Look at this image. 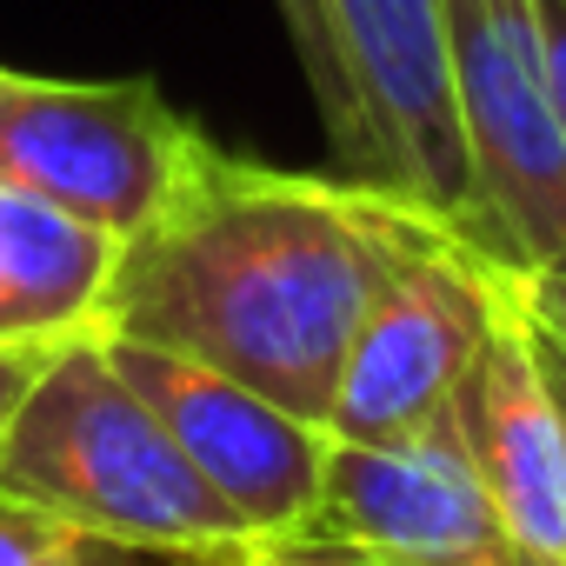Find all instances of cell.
<instances>
[{"label":"cell","instance_id":"6da1fadb","mask_svg":"<svg viewBox=\"0 0 566 566\" xmlns=\"http://www.w3.org/2000/svg\"><path fill=\"white\" fill-rule=\"evenodd\" d=\"M433 233L460 227L380 180L280 174L213 147L193 187L127 240L107 334L174 347L327 427L367 307Z\"/></svg>","mask_w":566,"mask_h":566},{"label":"cell","instance_id":"7a4b0ae2","mask_svg":"<svg viewBox=\"0 0 566 566\" xmlns=\"http://www.w3.org/2000/svg\"><path fill=\"white\" fill-rule=\"evenodd\" d=\"M0 500L187 566L266 546L193 473L167 420L107 360L101 334L67 340L0 427Z\"/></svg>","mask_w":566,"mask_h":566},{"label":"cell","instance_id":"3957f363","mask_svg":"<svg viewBox=\"0 0 566 566\" xmlns=\"http://www.w3.org/2000/svg\"><path fill=\"white\" fill-rule=\"evenodd\" d=\"M213 160L154 81H41L0 67V187L140 240Z\"/></svg>","mask_w":566,"mask_h":566},{"label":"cell","instance_id":"277c9868","mask_svg":"<svg viewBox=\"0 0 566 566\" xmlns=\"http://www.w3.org/2000/svg\"><path fill=\"white\" fill-rule=\"evenodd\" d=\"M447 48L480 247L520 273H566V114L533 0H447Z\"/></svg>","mask_w":566,"mask_h":566},{"label":"cell","instance_id":"5b68a950","mask_svg":"<svg viewBox=\"0 0 566 566\" xmlns=\"http://www.w3.org/2000/svg\"><path fill=\"white\" fill-rule=\"evenodd\" d=\"M506 287H513V266L480 253L467 233L420 240L394 266V280L380 287V301L367 307L347 347L327 433L400 440L427 420H447L473 354L486 347L506 307Z\"/></svg>","mask_w":566,"mask_h":566},{"label":"cell","instance_id":"8992f818","mask_svg":"<svg viewBox=\"0 0 566 566\" xmlns=\"http://www.w3.org/2000/svg\"><path fill=\"white\" fill-rule=\"evenodd\" d=\"M321 8L354 114L367 127L374 180L420 200L480 247V200L453 101L447 0H321Z\"/></svg>","mask_w":566,"mask_h":566},{"label":"cell","instance_id":"52a82bcc","mask_svg":"<svg viewBox=\"0 0 566 566\" xmlns=\"http://www.w3.org/2000/svg\"><path fill=\"white\" fill-rule=\"evenodd\" d=\"M107 360L127 374V387L167 420V433L180 440V453L193 460V473L273 546V539H301L314 506H321V480H327V453L334 433L287 413L280 400L174 354L134 334H107L101 327Z\"/></svg>","mask_w":566,"mask_h":566},{"label":"cell","instance_id":"ba28073f","mask_svg":"<svg viewBox=\"0 0 566 566\" xmlns=\"http://www.w3.org/2000/svg\"><path fill=\"white\" fill-rule=\"evenodd\" d=\"M301 539H334L380 566H520L453 413L400 440H334Z\"/></svg>","mask_w":566,"mask_h":566},{"label":"cell","instance_id":"9c48e42d","mask_svg":"<svg viewBox=\"0 0 566 566\" xmlns=\"http://www.w3.org/2000/svg\"><path fill=\"white\" fill-rule=\"evenodd\" d=\"M127 240L0 187V340H74L107 327V294Z\"/></svg>","mask_w":566,"mask_h":566},{"label":"cell","instance_id":"30bf717a","mask_svg":"<svg viewBox=\"0 0 566 566\" xmlns=\"http://www.w3.org/2000/svg\"><path fill=\"white\" fill-rule=\"evenodd\" d=\"M280 8V28H287L301 67H307V87H314V107H321V127L340 154V167H354V180H374V154H367V127L354 114V94H347V74H340V54H334V34H327V8L321 0H273Z\"/></svg>","mask_w":566,"mask_h":566},{"label":"cell","instance_id":"8fae6325","mask_svg":"<svg viewBox=\"0 0 566 566\" xmlns=\"http://www.w3.org/2000/svg\"><path fill=\"white\" fill-rule=\"evenodd\" d=\"M0 566H154V553L81 533L21 500H0Z\"/></svg>","mask_w":566,"mask_h":566},{"label":"cell","instance_id":"7c38bea8","mask_svg":"<svg viewBox=\"0 0 566 566\" xmlns=\"http://www.w3.org/2000/svg\"><path fill=\"white\" fill-rule=\"evenodd\" d=\"M513 301H520L526 327L566 354V273H520L513 266Z\"/></svg>","mask_w":566,"mask_h":566},{"label":"cell","instance_id":"4fadbf2b","mask_svg":"<svg viewBox=\"0 0 566 566\" xmlns=\"http://www.w3.org/2000/svg\"><path fill=\"white\" fill-rule=\"evenodd\" d=\"M81 340V334H74ZM67 340H0V427L14 420V407L28 400V387L41 380V367L61 354Z\"/></svg>","mask_w":566,"mask_h":566},{"label":"cell","instance_id":"5bb4252c","mask_svg":"<svg viewBox=\"0 0 566 566\" xmlns=\"http://www.w3.org/2000/svg\"><path fill=\"white\" fill-rule=\"evenodd\" d=\"M253 566H380L354 546H334V539H273L253 553Z\"/></svg>","mask_w":566,"mask_h":566},{"label":"cell","instance_id":"9a60e30c","mask_svg":"<svg viewBox=\"0 0 566 566\" xmlns=\"http://www.w3.org/2000/svg\"><path fill=\"white\" fill-rule=\"evenodd\" d=\"M533 14H539V41H546L553 94H559V114H566V0H533Z\"/></svg>","mask_w":566,"mask_h":566},{"label":"cell","instance_id":"2e32d148","mask_svg":"<svg viewBox=\"0 0 566 566\" xmlns=\"http://www.w3.org/2000/svg\"><path fill=\"white\" fill-rule=\"evenodd\" d=\"M533 347H539V367H546V387H553V400H559V413H566V354H559V347H546L539 334H533Z\"/></svg>","mask_w":566,"mask_h":566},{"label":"cell","instance_id":"e0dca14e","mask_svg":"<svg viewBox=\"0 0 566 566\" xmlns=\"http://www.w3.org/2000/svg\"><path fill=\"white\" fill-rule=\"evenodd\" d=\"M260 553V546H253ZM253 553H227V559H193V566H253Z\"/></svg>","mask_w":566,"mask_h":566}]
</instances>
